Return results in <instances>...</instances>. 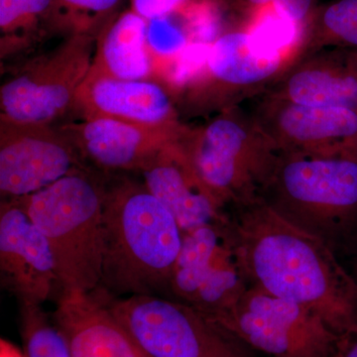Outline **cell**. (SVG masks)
<instances>
[{"instance_id": "6da1fadb", "label": "cell", "mask_w": 357, "mask_h": 357, "mask_svg": "<svg viewBox=\"0 0 357 357\" xmlns=\"http://www.w3.org/2000/svg\"><path fill=\"white\" fill-rule=\"evenodd\" d=\"M230 210L251 285L306 307L340 337L357 330V284L335 251L262 199Z\"/></svg>"}, {"instance_id": "7a4b0ae2", "label": "cell", "mask_w": 357, "mask_h": 357, "mask_svg": "<svg viewBox=\"0 0 357 357\" xmlns=\"http://www.w3.org/2000/svg\"><path fill=\"white\" fill-rule=\"evenodd\" d=\"M180 225L143 182L107 184L100 290L114 296L169 292L183 244Z\"/></svg>"}, {"instance_id": "3957f363", "label": "cell", "mask_w": 357, "mask_h": 357, "mask_svg": "<svg viewBox=\"0 0 357 357\" xmlns=\"http://www.w3.org/2000/svg\"><path fill=\"white\" fill-rule=\"evenodd\" d=\"M105 189L107 183L84 167L17 198L48 241L61 292L93 293L100 287Z\"/></svg>"}, {"instance_id": "277c9868", "label": "cell", "mask_w": 357, "mask_h": 357, "mask_svg": "<svg viewBox=\"0 0 357 357\" xmlns=\"http://www.w3.org/2000/svg\"><path fill=\"white\" fill-rule=\"evenodd\" d=\"M261 199L337 253L357 229V156L279 153Z\"/></svg>"}, {"instance_id": "5b68a950", "label": "cell", "mask_w": 357, "mask_h": 357, "mask_svg": "<svg viewBox=\"0 0 357 357\" xmlns=\"http://www.w3.org/2000/svg\"><path fill=\"white\" fill-rule=\"evenodd\" d=\"M177 142L227 208L261 199L279 155L243 105L187 126Z\"/></svg>"}, {"instance_id": "8992f818", "label": "cell", "mask_w": 357, "mask_h": 357, "mask_svg": "<svg viewBox=\"0 0 357 357\" xmlns=\"http://www.w3.org/2000/svg\"><path fill=\"white\" fill-rule=\"evenodd\" d=\"M295 59L264 50L250 31L222 33L211 42L199 69L176 93L181 119L241 107L264 93Z\"/></svg>"}, {"instance_id": "52a82bcc", "label": "cell", "mask_w": 357, "mask_h": 357, "mask_svg": "<svg viewBox=\"0 0 357 357\" xmlns=\"http://www.w3.org/2000/svg\"><path fill=\"white\" fill-rule=\"evenodd\" d=\"M100 291L114 318L151 357H255L243 340L180 301Z\"/></svg>"}, {"instance_id": "ba28073f", "label": "cell", "mask_w": 357, "mask_h": 357, "mask_svg": "<svg viewBox=\"0 0 357 357\" xmlns=\"http://www.w3.org/2000/svg\"><path fill=\"white\" fill-rule=\"evenodd\" d=\"M95 49V37L72 35L53 50L29 59L1 84L0 115L24 123L53 126L74 107Z\"/></svg>"}, {"instance_id": "9c48e42d", "label": "cell", "mask_w": 357, "mask_h": 357, "mask_svg": "<svg viewBox=\"0 0 357 357\" xmlns=\"http://www.w3.org/2000/svg\"><path fill=\"white\" fill-rule=\"evenodd\" d=\"M250 285L230 218L184 232L169 286L175 300L215 318Z\"/></svg>"}, {"instance_id": "30bf717a", "label": "cell", "mask_w": 357, "mask_h": 357, "mask_svg": "<svg viewBox=\"0 0 357 357\" xmlns=\"http://www.w3.org/2000/svg\"><path fill=\"white\" fill-rule=\"evenodd\" d=\"M213 319L272 357H332L340 337L310 310L253 285L231 309Z\"/></svg>"}, {"instance_id": "8fae6325", "label": "cell", "mask_w": 357, "mask_h": 357, "mask_svg": "<svg viewBox=\"0 0 357 357\" xmlns=\"http://www.w3.org/2000/svg\"><path fill=\"white\" fill-rule=\"evenodd\" d=\"M279 153L357 156V110L312 107L261 93L243 105Z\"/></svg>"}, {"instance_id": "7c38bea8", "label": "cell", "mask_w": 357, "mask_h": 357, "mask_svg": "<svg viewBox=\"0 0 357 357\" xmlns=\"http://www.w3.org/2000/svg\"><path fill=\"white\" fill-rule=\"evenodd\" d=\"M86 167L57 126L17 122L0 115L2 199L29 196Z\"/></svg>"}, {"instance_id": "4fadbf2b", "label": "cell", "mask_w": 357, "mask_h": 357, "mask_svg": "<svg viewBox=\"0 0 357 357\" xmlns=\"http://www.w3.org/2000/svg\"><path fill=\"white\" fill-rule=\"evenodd\" d=\"M0 277L20 305L41 306L59 288L48 241L18 199L0 204Z\"/></svg>"}, {"instance_id": "5bb4252c", "label": "cell", "mask_w": 357, "mask_h": 357, "mask_svg": "<svg viewBox=\"0 0 357 357\" xmlns=\"http://www.w3.org/2000/svg\"><path fill=\"white\" fill-rule=\"evenodd\" d=\"M187 126L159 128L107 117H82L57 128L82 160L98 170L141 172L167 145L178 140Z\"/></svg>"}, {"instance_id": "9a60e30c", "label": "cell", "mask_w": 357, "mask_h": 357, "mask_svg": "<svg viewBox=\"0 0 357 357\" xmlns=\"http://www.w3.org/2000/svg\"><path fill=\"white\" fill-rule=\"evenodd\" d=\"M73 109L82 117H107L159 128L185 124L173 91L163 82L119 79L91 69L77 91Z\"/></svg>"}, {"instance_id": "2e32d148", "label": "cell", "mask_w": 357, "mask_h": 357, "mask_svg": "<svg viewBox=\"0 0 357 357\" xmlns=\"http://www.w3.org/2000/svg\"><path fill=\"white\" fill-rule=\"evenodd\" d=\"M264 93L299 105L357 110V55L325 48L296 59Z\"/></svg>"}, {"instance_id": "e0dca14e", "label": "cell", "mask_w": 357, "mask_h": 357, "mask_svg": "<svg viewBox=\"0 0 357 357\" xmlns=\"http://www.w3.org/2000/svg\"><path fill=\"white\" fill-rule=\"evenodd\" d=\"M141 174L143 184L172 213L183 232L229 220L227 208L204 184L177 141L167 145Z\"/></svg>"}, {"instance_id": "ac0fdd59", "label": "cell", "mask_w": 357, "mask_h": 357, "mask_svg": "<svg viewBox=\"0 0 357 357\" xmlns=\"http://www.w3.org/2000/svg\"><path fill=\"white\" fill-rule=\"evenodd\" d=\"M52 319L72 357H151L114 318L100 290L61 292Z\"/></svg>"}, {"instance_id": "d6986e66", "label": "cell", "mask_w": 357, "mask_h": 357, "mask_svg": "<svg viewBox=\"0 0 357 357\" xmlns=\"http://www.w3.org/2000/svg\"><path fill=\"white\" fill-rule=\"evenodd\" d=\"M91 69L119 79H158L148 45V21L130 7L117 13L96 36Z\"/></svg>"}, {"instance_id": "ffe728a7", "label": "cell", "mask_w": 357, "mask_h": 357, "mask_svg": "<svg viewBox=\"0 0 357 357\" xmlns=\"http://www.w3.org/2000/svg\"><path fill=\"white\" fill-rule=\"evenodd\" d=\"M325 48L357 51V0L314 6L300 28L296 59Z\"/></svg>"}, {"instance_id": "44dd1931", "label": "cell", "mask_w": 357, "mask_h": 357, "mask_svg": "<svg viewBox=\"0 0 357 357\" xmlns=\"http://www.w3.org/2000/svg\"><path fill=\"white\" fill-rule=\"evenodd\" d=\"M53 0H0V57L27 51L49 32Z\"/></svg>"}, {"instance_id": "7402d4cb", "label": "cell", "mask_w": 357, "mask_h": 357, "mask_svg": "<svg viewBox=\"0 0 357 357\" xmlns=\"http://www.w3.org/2000/svg\"><path fill=\"white\" fill-rule=\"evenodd\" d=\"M123 0H53L49 32L65 37L98 33L117 13Z\"/></svg>"}, {"instance_id": "603a6c76", "label": "cell", "mask_w": 357, "mask_h": 357, "mask_svg": "<svg viewBox=\"0 0 357 357\" xmlns=\"http://www.w3.org/2000/svg\"><path fill=\"white\" fill-rule=\"evenodd\" d=\"M20 328L26 357H72L64 333L41 306L20 305Z\"/></svg>"}, {"instance_id": "cb8c5ba5", "label": "cell", "mask_w": 357, "mask_h": 357, "mask_svg": "<svg viewBox=\"0 0 357 357\" xmlns=\"http://www.w3.org/2000/svg\"><path fill=\"white\" fill-rule=\"evenodd\" d=\"M134 13L149 21L165 17L201 0H129ZM230 3L232 0H218Z\"/></svg>"}, {"instance_id": "d4e9b609", "label": "cell", "mask_w": 357, "mask_h": 357, "mask_svg": "<svg viewBox=\"0 0 357 357\" xmlns=\"http://www.w3.org/2000/svg\"><path fill=\"white\" fill-rule=\"evenodd\" d=\"M332 357H357V330L340 337Z\"/></svg>"}, {"instance_id": "484cf974", "label": "cell", "mask_w": 357, "mask_h": 357, "mask_svg": "<svg viewBox=\"0 0 357 357\" xmlns=\"http://www.w3.org/2000/svg\"><path fill=\"white\" fill-rule=\"evenodd\" d=\"M0 357H26L24 351H20L8 340L1 338L0 340Z\"/></svg>"}, {"instance_id": "4316f807", "label": "cell", "mask_w": 357, "mask_h": 357, "mask_svg": "<svg viewBox=\"0 0 357 357\" xmlns=\"http://www.w3.org/2000/svg\"><path fill=\"white\" fill-rule=\"evenodd\" d=\"M277 0H234V6L239 8H260L270 3H276Z\"/></svg>"}, {"instance_id": "83f0119b", "label": "cell", "mask_w": 357, "mask_h": 357, "mask_svg": "<svg viewBox=\"0 0 357 357\" xmlns=\"http://www.w3.org/2000/svg\"><path fill=\"white\" fill-rule=\"evenodd\" d=\"M352 277H354V280H356L357 284V258L356 260V265H354V275Z\"/></svg>"}, {"instance_id": "f1b7e54d", "label": "cell", "mask_w": 357, "mask_h": 357, "mask_svg": "<svg viewBox=\"0 0 357 357\" xmlns=\"http://www.w3.org/2000/svg\"><path fill=\"white\" fill-rule=\"evenodd\" d=\"M356 55H357V51H356Z\"/></svg>"}]
</instances>
